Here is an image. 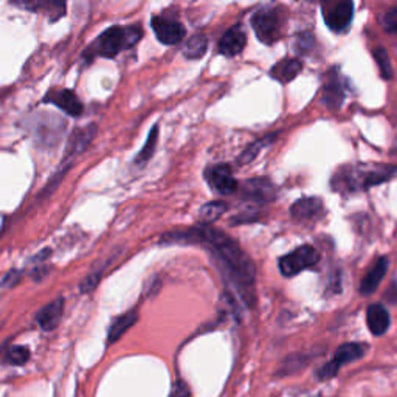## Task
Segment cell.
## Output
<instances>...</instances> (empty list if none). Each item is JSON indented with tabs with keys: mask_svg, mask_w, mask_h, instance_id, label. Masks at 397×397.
<instances>
[{
	"mask_svg": "<svg viewBox=\"0 0 397 397\" xmlns=\"http://www.w3.org/2000/svg\"><path fill=\"white\" fill-rule=\"evenodd\" d=\"M166 241L204 245L214 258L227 286L239 295L245 306H253L256 267L251 258L232 237L222 233L221 230L210 227L208 223H200L199 227H194L188 232L166 235Z\"/></svg>",
	"mask_w": 397,
	"mask_h": 397,
	"instance_id": "6da1fadb",
	"label": "cell"
},
{
	"mask_svg": "<svg viewBox=\"0 0 397 397\" xmlns=\"http://www.w3.org/2000/svg\"><path fill=\"white\" fill-rule=\"evenodd\" d=\"M397 174V166L394 165H349L338 169L332 177L330 186L340 193L363 191L368 188L388 182Z\"/></svg>",
	"mask_w": 397,
	"mask_h": 397,
	"instance_id": "7a4b0ae2",
	"label": "cell"
},
{
	"mask_svg": "<svg viewBox=\"0 0 397 397\" xmlns=\"http://www.w3.org/2000/svg\"><path fill=\"white\" fill-rule=\"evenodd\" d=\"M141 38L139 27H111L93 42L92 52L97 56L113 57L126 48L134 47Z\"/></svg>",
	"mask_w": 397,
	"mask_h": 397,
	"instance_id": "3957f363",
	"label": "cell"
},
{
	"mask_svg": "<svg viewBox=\"0 0 397 397\" xmlns=\"http://www.w3.org/2000/svg\"><path fill=\"white\" fill-rule=\"evenodd\" d=\"M284 25V16L281 8H261L251 18V27L258 39L265 46H272L281 38Z\"/></svg>",
	"mask_w": 397,
	"mask_h": 397,
	"instance_id": "277c9868",
	"label": "cell"
},
{
	"mask_svg": "<svg viewBox=\"0 0 397 397\" xmlns=\"http://www.w3.org/2000/svg\"><path fill=\"white\" fill-rule=\"evenodd\" d=\"M320 261V253L319 250L312 245H301V247L295 249L291 253H287L284 256L279 258V272L283 273V277L292 278L297 277L298 273L305 272L306 269H310L319 264Z\"/></svg>",
	"mask_w": 397,
	"mask_h": 397,
	"instance_id": "5b68a950",
	"label": "cell"
},
{
	"mask_svg": "<svg viewBox=\"0 0 397 397\" xmlns=\"http://www.w3.org/2000/svg\"><path fill=\"white\" fill-rule=\"evenodd\" d=\"M320 2L324 22L332 32L343 33L354 18L352 0H320Z\"/></svg>",
	"mask_w": 397,
	"mask_h": 397,
	"instance_id": "8992f818",
	"label": "cell"
},
{
	"mask_svg": "<svg viewBox=\"0 0 397 397\" xmlns=\"http://www.w3.org/2000/svg\"><path fill=\"white\" fill-rule=\"evenodd\" d=\"M244 199L256 204H269L277 199V188L269 179H250L241 186Z\"/></svg>",
	"mask_w": 397,
	"mask_h": 397,
	"instance_id": "52a82bcc",
	"label": "cell"
},
{
	"mask_svg": "<svg viewBox=\"0 0 397 397\" xmlns=\"http://www.w3.org/2000/svg\"><path fill=\"white\" fill-rule=\"evenodd\" d=\"M323 103L330 111L340 109V106L344 101V89L342 78L338 75L337 69H332L326 75V81H324L323 88Z\"/></svg>",
	"mask_w": 397,
	"mask_h": 397,
	"instance_id": "ba28073f",
	"label": "cell"
},
{
	"mask_svg": "<svg viewBox=\"0 0 397 397\" xmlns=\"http://www.w3.org/2000/svg\"><path fill=\"white\" fill-rule=\"evenodd\" d=\"M153 28L157 39L165 46H176L185 38V27L174 20L154 18Z\"/></svg>",
	"mask_w": 397,
	"mask_h": 397,
	"instance_id": "9c48e42d",
	"label": "cell"
},
{
	"mask_svg": "<svg viewBox=\"0 0 397 397\" xmlns=\"http://www.w3.org/2000/svg\"><path fill=\"white\" fill-rule=\"evenodd\" d=\"M208 183L214 191L221 194H233L237 190V182L233 177V172L228 165H218L207 172Z\"/></svg>",
	"mask_w": 397,
	"mask_h": 397,
	"instance_id": "30bf717a",
	"label": "cell"
},
{
	"mask_svg": "<svg viewBox=\"0 0 397 397\" xmlns=\"http://www.w3.org/2000/svg\"><path fill=\"white\" fill-rule=\"evenodd\" d=\"M388 265H389L388 258L380 256L377 258V261L370 267V270L366 272V275L362 278V281H360L358 286V292L362 293L363 297H370V295L377 291L382 279H384L386 275Z\"/></svg>",
	"mask_w": 397,
	"mask_h": 397,
	"instance_id": "8fae6325",
	"label": "cell"
},
{
	"mask_svg": "<svg viewBox=\"0 0 397 397\" xmlns=\"http://www.w3.org/2000/svg\"><path fill=\"white\" fill-rule=\"evenodd\" d=\"M366 324L371 334L375 337L386 334L389 324H391L388 309L382 302H372L366 307Z\"/></svg>",
	"mask_w": 397,
	"mask_h": 397,
	"instance_id": "7c38bea8",
	"label": "cell"
},
{
	"mask_svg": "<svg viewBox=\"0 0 397 397\" xmlns=\"http://www.w3.org/2000/svg\"><path fill=\"white\" fill-rule=\"evenodd\" d=\"M368 352V344L360 343V342H349L343 343L337 348L334 357H332L329 362L334 365L338 371L342 370L344 365L357 362V360L363 358Z\"/></svg>",
	"mask_w": 397,
	"mask_h": 397,
	"instance_id": "4fadbf2b",
	"label": "cell"
},
{
	"mask_svg": "<svg viewBox=\"0 0 397 397\" xmlns=\"http://www.w3.org/2000/svg\"><path fill=\"white\" fill-rule=\"evenodd\" d=\"M324 213V204L319 197H302L293 202L291 208V214L293 219L300 222H310L319 219Z\"/></svg>",
	"mask_w": 397,
	"mask_h": 397,
	"instance_id": "5bb4252c",
	"label": "cell"
},
{
	"mask_svg": "<svg viewBox=\"0 0 397 397\" xmlns=\"http://www.w3.org/2000/svg\"><path fill=\"white\" fill-rule=\"evenodd\" d=\"M20 8L42 11L52 20H57L66 13V0H13Z\"/></svg>",
	"mask_w": 397,
	"mask_h": 397,
	"instance_id": "9a60e30c",
	"label": "cell"
},
{
	"mask_svg": "<svg viewBox=\"0 0 397 397\" xmlns=\"http://www.w3.org/2000/svg\"><path fill=\"white\" fill-rule=\"evenodd\" d=\"M245 44H247V34H245L242 27L236 25L230 28V30L222 36L219 42V52L223 56L233 57L242 52Z\"/></svg>",
	"mask_w": 397,
	"mask_h": 397,
	"instance_id": "2e32d148",
	"label": "cell"
},
{
	"mask_svg": "<svg viewBox=\"0 0 397 397\" xmlns=\"http://www.w3.org/2000/svg\"><path fill=\"white\" fill-rule=\"evenodd\" d=\"M46 101L47 103H53L55 106L60 107L61 111L71 115V117H79L84 111L81 101L78 99V97L71 90L50 92Z\"/></svg>",
	"mask_w": 397,
	"mask_h": 397,
	"instance_id": "e0dca14e",
	"label": "cell"
},
{
	"mask_svg": "<svg viewBox=\"0 0 397 397\" xmlns=\"http://www.w3.org/2000/svg\"><path fill=\"white\" fill-rule=\"evenodd\" d=\"M62 312H64V300L56 298L55 301L48 302L47 306H44L39 310L36 320H38L41 329L53 330L57 324H60Z\"/></svg>",
	"mask_w": 397,
	"mask_h": 397,
	"instance_id": "ac0fdd59",
	"label": "cell"
},
{
	"mask_svg": "<svg viewBox=\"0 0 397 397\" xmlns=\"http://www.w3.org/2000/svg\"><path fill=\"white\" fill-rule=\"evenodd\" d=\"M97 134L95 126H88L84 129H76V132L71 135L67 153H66V160H71V158L81 154L83 151L89 146V143L93 140V137Z\"/></svg>",
	"mask_w": 397,
	"mask_h": 397,
	"instance_id": "d6986e66",
	"label": "cell"
},
{
	"mask_svg": "<svg viewBox=\"0 0 397 397\" xmlns=\"http://www.w3.org/2000/svg\"><path fill=\"white\" fill-rule=\"evenodd\" d=\"M302 69V64L297 57H291V60H283L272 67V76L279 83H291L292 79L297 76Z\"/></svg>",
	"mask_w": 397,
	"mask_h": 397,
	"instance_id": "ffe728a7",
	"label": "cell"
},
{
	"mask_svg": "<svg viewBox=\"0 0 397 397\" xmlns=\"http://www.w3.org/2000/svg\"><path fill=\"white\" fill-rule=\"evenodd\" d=\"M135 321H137L135 310H129V312L120 315L118 319H115L109 329V344L115 343L118 338H121V335L125 334L129 328L134 326Z\"/></svg>",
	"mask_w": 397,
	"mask_h": 397,
	"instance_id": "44dd1931",
	"label": "cell"
},
{
	"mask_svg": "<svg viewBox=\"0 0 397 397\" xmlns=\"http://www.w3.org/2000/svg\"><path fill=\"white\" fill-rule=\"evenodd\" d=\"M207 48H208V39L204 34H196L185 44L183 55L188 57V60H199V57L205 55Z\"/></svg>",
	"mask_w": 397,
	"mask_h": 397,
	"instance_id": "7402d4cb",
	"label": "cell"
},
{
	"mask_svg": "<svg viewBox=\"0 0 397 397\" xmlns=\"http://www.w3.org/2000/svg\"><path fill=\"white\" fill-rule=\"evenodd\" d=\"M273 140H275V135H267V137H264V139L256 140L255 143H251L250 146L241 154L239 160H237V162H239L241 165H245V163H250L251 160H255V158L259 155V153H261L264 148L269 146V144Z\"/></svg>",
	"mask_w": 397,
	"mask_h": 397,
	"instance_id": "603a6c76",
	"label": "cell"
},
{
	"mask_svg": "<svg viewBox=\"0 0 397 397\" xmlns=\"http://www.w3.org/2000/svg\"><path fill=\"white\" fill-rule=\"evenodd\" d=\"M227 204L225 202H210L200 208V218L205 223H210L216 219H219L221 216L227 211Z\"/></svg>",
	"mask_w": 397,
	"mask_h": 397,
	"instance_id": "cb8c5ba5",
	"label": "cell"
},
{
	"mask_svg": "<svg viewBox=\"0 0 397 397\" xmlns=\"http://www.w3.org/2000/svg\"><path fill=\"white\" fill-rule=\"evenodd\" d=\"M374 60L377 62V66L380 69V75L384 76L385 79H391L393 78V67H391V61H389L388 52L385 48H375L374 52Z\"/></svg>",
	"mask_w": 397,
	"mask_h": 397,
	"instance_id": "d4e9b609",
	"label": "cell"
},
{
	"mask_svg": "<svg viewBox=\"0 0 397 397\" xmlns=\"http://www.w3.org/2000/svg\"><path fill=\"white\" fill-rule=\"evenodd\" d=\"M157 140H158V126H154L153 129H151V134L148 137L146 144H144L143 149L140 151L139 157H137V162L144 163V162H148L149 158L154 155L155 146H157Z\"/></svg>",
	"mask_w": 397,
	"mask_h": 397,
	"instance_id": "484cf974",
	"label": "cell"
},
{
	"mask_svg": "<svg viewBox=\"0 0 397 397\" xmlns=\"http://www.w3.org/2000/svg\"><path fill=\"white\" fill-rule=\"evenodd\" d=\"M8 362L11 365H25L28 362V358H30V351L24 346H13V348L8 351Z\"/></svg>",
	"mask_w": 397,
	"mask_h": 397,
	"instance_id": "4316f807",
	"label": "cell"
},
{
	"mask_svg": "<svg viewBox=\"0 0 397 397\" xmlns=\"http://www.w3.org/2000/svg\"><path fill=\"white\" fill-rule=\"evenodd\" d=\"M380 25L384 27L385 32L397 34V8L388 10L384 16L380 18Z\"/></svg>",
	"mask_w": 397,
	"mask_h": 397,
	"instance_id": "83f0119b",
	"label": "cell"
},
{
	"mask_svg": "<svg viewBox=\"0 0 397 397\" xmlns=\"http://www.w3.org/2000/svg\"><path fill=\"white\" fill-rule=\"evenodd\" d=\"M312 42H314V39H312V34H309V33H301V34H298L297 36V41H295V50H297V52H306V50H309L310 47H312Z\"/></svg>",
	"mask_w": 397,
	"mask_h": 397,
	"instance_id": "f1b7e54d",
	"label": "cell"
},
{
	"mask_svg": "<svg viewBox=\"0 0 397 397\" xmlns=\"http://www.w3.org/2000/svg\"><path fill=\"white\" fill-rule=\"evenodd\" d=\"M98 281H99V273H92V275H89L81 284H79V288H81V292H90L97 287Z\"/></svg>",
	"mask_w": 397,
	"mask_h": 397,
	"instance_id": "f546056e",
	"label": "cell"
},
{
	"mask_svg": "<svg viewBox=\"0 0 397 397\" xmlns=\"http://www.w3.org/2000/svg\"><path fill=\"white\" fill-rule=\"evenodd\" d=\"M171 397H190V388L186 386L185 382H177L174 388H172Z\"/></svg>",
	"mask_w": 397,
	"mask_h": 397,
	"instance_id": "4dcf8cb0",
	"label": "cell"
},
{
	"mask_svg": "<svg viewBox=\"0 0 397 397\" xmlns=\"http://www.w3.org/2000/svg\"><path fill=\"white\" fill-rule=\"evenodd\" d=\"M386 298H388V301L397 302V283H396V281L391 286H389L388 292H386Z\"/></svg>",
	"mask_w": 397,
	"mask_h": 397,
	"instance_id": "1f68e13d",
	"label": "cell"
}]
</instances>
